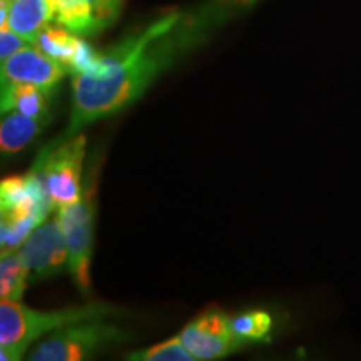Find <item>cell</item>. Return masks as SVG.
<instances>
[{
	"label": "cell",
	"instance_id": "1",
	"mask_svg": "<svg viewBox=\"0 0 361 361\" xmlns=\"http://www.w3.org/2000/svg\"><path fill=\"white\" fill-rule=\"evenodd\" d=\"M256 2L204 0L189 11L166 13L99 52L96 67L72 79L71 121L64 137L126 109L169 67Z\"/></svg>",
	"mask_w": 361,
	"mask_h": 361
},
{
	"label": "cell",
	"instance_id": "2",
	"mask_svg": "<svg viewBox=\"0 0 361 361\" xmlns=\"http://www.w3.org/2000/svg\"><path fill=\"white\" fill-rule=\"evenodd\" d=\"M121 310L112 305H84L57 311H37L27 308L20 301H0V358L17 361L24 358L35 341L69 324L87 319H112Z\"/></svg>",
	"mask_w": 361,
	"mask_h": 361
},
{
	"label": "cell",
	"instance_id": "3",
	"mask_svg": "<svg viewBox=\"0 0 361 361\" xmlns=\"http://www.w3.org/2000/svg\"><path fill=\"white\" fill-rule=\"evenodd\" d=\"M2 251L19 250L25 238L42 223L52 201L34 174L2 180Z\"/></svg>",
	"mask_w": 361,
	"mask_h": 361
},
{
	"label": "cell",
	"instance_id": "4",
	"mask_svg": "<svg viewBox=\"0 0 361 361\" xmlns=\"http://www.w3.org/2000/svg\"><path fill=\"white\" fill-rule=\"evenodd\" d=\"M129 333L111 319H87L57 329L35 346L32 361H78L129 341Z\"/></svg>",
	"mask_w": 361,
	"mask_h": 361
},
{
	"label": "cell",
	"instance_id": "5",
	"mask_svg": "<svg viewBox=\"0 0 361 361\" xmlns=\"http://www.w3.org/2000/svg\"><path fill=\"white\" fill-rule=\"evenodd\" d=\"M84 159L85 137L82 134L62 137L57 146L40 152L32 171L57 209L82 197L84 189L80 186V179Z\"/></svg>",
	"mask_w": 361,
	"mask_h": 361
},
{
	"label": "cell",
	"instance_id": "6",
	"mask_svg": "<svg viewBox=\"0 0 361 361\" xmlns=\"http://www.w3.org/2000/svg\"><path fill=\"white\" fill-rule=\"evenodd\" d=\"M92 191L85 189L82 197L72 204L59 207V219L66 234L69 250V273L80 293L90 290V256L94 238V201Z\"/></svg>",
	"mask_w": 361,
	"mask_h": 361
},
{
	"label": "cell",
	"instance_id": "7",
	"mask_svg": "<svg viewBox=\"0 0 361 361\" xmlns=\"http://www.w3.org/2000/svg\"><path fill=\"white\" fill-rule=\"evenodd\" d=\"M179 336L189 353L194 356V361L224 358L250 345L236 335L233 318L216 310L206 311L194 318Z\"/></svg>",
	"mask_w": 361,
	"mask_h": 361
},
{
	"label": "cell",
	"instance_id": "8",
	"mask_svg": "<svg viewBox=\"0 0 361 361\" xmlns=\"http://www.w3.org/2000/svg\"><path fill=\"white\" fill-rule=\"evenodd\" d=\"M19 255L29 269L30 283L45 281L69 268V250L59 216L40 223L22 243Z\"/></svg>",
	"mask_w": 361,
	"mask_h": 361
},
{
	"label": "cell",
	"instance_id": "9",
	"mask_svg": "<svg viewBox=\"0 0 361 361\" xmlns=\"http://www.w3.org/2000/svg\"><path fill=\"white\" fill-rule=\"evenodd\" d=\"M67 71L49 57L37 45H27L12 57L2 61L0 82L2 84H32L37 87L54 90Z\"/></svg>",
	"mask_w": 361,
	"mask_h": 361
},
{
	"label": "cell",
	"instance_id": "10",
	"mask_svg": "<svg viewBox=\"0 0 361 361\" xmlns=\"http://www.w3.org/2000/svg\"><path fill=\"white\" fill-rule=\"evenodd\" d=\"M35 45L57 61L69 74H87L96 67L99 52L62 25L45 27Z\"/></svg>",
	"mask_w": 361,
	"mask_h": 361
},
{
	"label": "cell",
	"instance_id": "11",
	"mask_svg": "<svg viewBox=\"0 0 361 361\" xmlns=\"http://www.w3.org/2000/svg\"><path fill=\"white\" fill-rule=\"evenodd\" d=\"M0 29H11L32 45L56 20L52 0H0Z\"/></svg>",
	"mask_w": 361,
	"mask_h": 361
},
{
	"label": "cell",
	"instance_id": "12",
	"mask_svg": "<svg viewBox=\"0 0 361 361\" xmlns=\"http://www.w3.org/2000/svg\"><path fill=\"white\" fill-rule=\"evenodd\" d=\"M52 90L32 84H2L0 107L2 114L22 112L27 116L47 117Z\"/></svg>",
	"mask_w": 361,
	"mask_h": 361
},
{
	"label": "cell",
	"instance_id": "13",
	"mask_svg": "<svg viewBox=\"0 0 361 361\" xmlns=\"http://www.w3.org/2000/svg\"><path fill=\"white\" fill-rule=\"evenodd\" d=\"M47 117L27 116L22 112H7L0 124V149L4 156L22 151L40 133Z\"/></svg>",
	"mask_w": 361,
	"mask_h": 361
},
{
	"label": "cell",
	"instance_id": "14",
	"mask_svg": "<svg viewBox=\"0 0 361 361\" xmlns=\"http://www.w3.org/2000/svg\"><path fill=\"white\" fill-rule=\"evenodd\" d=\"M30 283L29 269L22 261L19 250L2 251L0 259V298L22 301L25 288Z\"/></svg>",
	"mask_w": 361,
	"mask_h": 361
},
{
	"label": "cell",
	"instance_id": "15",
	"mask_svg": "<svg viewBox=\"0 0 361 361\" xmlns=\"http://www.w3.org/2000/svg\"><path fill=\"white\" fill-rule=\"evenodd\" d=\"M56 22L78 35H92L94 20L89 0H52Z\"/></svg>",
	"mask_w": 361,
	"mask_h": 361
},
{
	"label": "cell",
	"instance_id": "16",
	"mask_svg": "<svg viewBox=\"0 0 361 361\" xmlns=\"http://www.w3.org/2000/svg\"><path fill=\"white\" fill-rule=\"evenodd\" d=\"M234 331L239 338L251 343H259L268 340L271 329H273V318L266 311H247L233 318Z\"/></svg>",
	"mask_w": 361,
	"mask_h": 361
},
{
	"label": "cell",
	"instance_id": "17",
	"mask_svg": "<svg viewBox=\"0 0 361 361\" xmlns=\"http://www.w3.org/2000/svg\"><path fill=\"white\" fill-rule=\"evenodd\" d=\"M130 361H192L194 356L184 346L180 336L171 338L159 345L149 346L146 350L134 351L128 356Z\"/></svg>",
	"mask_w": 361,
	"mask_h": 361
},
{
	"label": "cell",
	"instance_id": "18",
	"mask_svg": "<svg viewBox=\"0 0 361 361\" xmlns=\"http://www.w3.org/2000/svg\"><path fill=\"white\" fill-rule=\"evenodd\" d=\"M124 0H89L92 11L94 34L107 29L119 16Z\"/></svg>",
	"mask_w": 361,
	"mask_h": 361
},
{
	"label": "cell",
	"instance_id": "19",
	"mask_svg": "<svg viewBox=\"0 0 361 361\" xmlns=\"http://www.w3.org/2000/svg\"><path fill=\"white\" fill-rule=\"evenodd\" d=\"M29 44L24 37H20L19 34H16L11 29H0V61H6V59L12 57L13 54L22 51Z\"/></svg>",
	"mask_w": 361,
	"mask_h": 361
}]
</instances>
